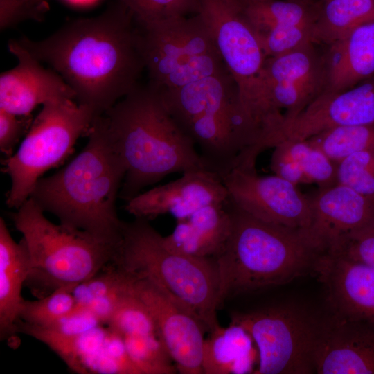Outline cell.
<instances>
[{
  "label": "cell",
  "instance_id": "1",
  "mask_svg": "<svg viewBox=\"0 0 374 374\" xmlns=\"http://www.w3.org/2000/svg\"><path fill=\"white\" fill-rule=\"evenodd\" d=\"M17 40L57 72L76 102L96 116L134 89L145 70L139 28L123 0L98 16L69 21L41 40Z\"/></svg>",
  "mask_w": 374,
  "mask_h": 374
},
{
  "label": "cell",
  "instance_id": "2",
  "mask_svg": "<svg viewBox=\"0 0 374 374\" xmlns=\"http://www.w3.org/2000/svg\"><path fill=\"white\" fill-rule=\"evenodd\" d=\"M103 115L126 166L119 193L126 202L168 175L210 170L170 113L160 89L151 83L139 84Z\"/></svg>",
  "mask_w": 374,
  "mask_h": 374
},
{
  "label": "cell",
  "instance_id": "3",
  "mask_svg": "<svg viewBox=\"0 0 374 374\" xmlns=\"http://www.w3.org/2000/svg\"><path fill=\"white\" fill-rule=\"evenodd\" d=\"M87 136L82 150L63 168L41 177L30 197L60 224L116 245L123 221L116 201L126 166L109 138L103 114L94 118Z\"/></svg>",
  "mask_w": 374,
  "mask_h": 374
},
{
  "label": "cell",
  "instance_id": "4",
  "mask_svg": "<svg viewBox=\"0 0 374 374\" xmlns=\"http://www.w3.org/2000/svg\"><path fill=\"white\" fill-rule=\"evenodd\" d=\"M231 231L215 260L219 308L239 294L288 283L314 264L321 253L304 230L269 223L235 206L229 198Z\"/></svg>",
  "mask_w": 374,
  "mask_h": 374
},
{
  "label": "cell",
  "instance_id": "5",
  "mask_svg": "<svg viewBox=\"0 0 374 374\" xmlns=\"http://www.w3.org/2000/svg\"><path fill=\"white\" fill-rule=\"evenodd\" d=\"M112 262L130 276L148 280L166 292L193 313L208 332L220 326L215 260L170 249L149 220L135 217L123 222Z\"/></svg>",
  "mask_w": 374,
  "mask_h": 374
},
{
  "label": "cell",
  "instance_id": "6",
  "mask_svg": "<svg viewBox=\"0 0 374 374\" xmlns=\"http://www.w3.org/2000/svg\"><path fill=\"white\" fill-rule=\"evenodd\" d=\"M44 213L29 197L12 214L30 257L25 285L37 299L93 276L112 262L117 245L84 230L54 224Z\"/></svg>",
  "mask_w": 374,
  "mask_h": 374
},
{
  "label": "cell",
  "instance_id": "7",
  "mask_svg": "<svg viewBox=\"0 0 374 374\" xmlns=\"http://www.w3.org/2000/svg\"><path fill=\"white\" fill-rule=\"evenodd\" d=\"M96 116L73 99L42 105L17 152L3 163V170L11 180L8 207L17 209L30 197L43 175L62 163L79 137L87 135Z\"/></svg>",
  "mask_w": 374,
  "mask_h": 374
},
{
  "label": "cell",
  "instance_id": "8",
  "mask_svg": "<svg viewBox=\"0 0 374 374\" xmlns=\"http://www.w3.org/2000/svg\"><path fill=\"white\" fill-rule=\"evenodd\" d=\"M138 24L145 70L161 89L228 71L198 14Z\"/></svg>",
  "mask_w": 374,
  "mask_h": 374
},
{
  "label": "cell",
  "instance_id": "9",
  "mask_svg": "<svg viewBox=\"0 0 374 374\" xmlns=\"http://www.w3.org/2000/svg\"><path fill=\"white\" fill-rule=\"evenodd\" d=\"M321 317L302 305L286 303L231 316L258 350L256 374L315 373L314 353Z\"/></svg>",
  "mask_w": 374,
  "mask_h": 374
},
{
  "label": "cell",
  "instance_id": "10",
  "mask_svg": "<svg viewBox=\"0 0 374 374\" xmlns=\"http://www.w3.org/2000/svg\"><path fill=\"white\" fill-rule=\"evenodd\" d=\"M198 14L238 89V101L251 88L267 58L239 0H199Z\"/></svg>",
  "mask_w": 374,
  "mask_h": 374
},
{
  "label": "cell",
  "instance_id": "11",
  "mask_svg": "<svg viewBox=\"0 0 374 374\" xmlns=\"http://www.w3.org/2000/svg\"><path fill=\"white\" fill-rule=\"evenodd\" d=\"M229 200L266 222L307 231L312 217L310 197L297 186L276 175L260 176L256 170L234 168L222 176Z\"/></svg>",
  "mask_w": 374,
  "mask_h": 374
},
{
  "label": "cell",
  "instance_id": "12",
  "mask_svg": "<svg viewBox=\"0 0 374 374\" xmlns=\"http://www.w3.org/2000/svg\"><path fill=\"white\" fill-rule=\"evenodd\" d=\"M131 277L133 289L151 312L159 336L177 371L181 374H202L204 332L206 330L203 323L155 285Z\"/></svg>",
  "mask_w": 374,
  "mask_h": 374
},
{
  "label": "cell",
  "instance_id": "13",
  "mask_svg": "<svg viewBox=\"0 0 374 374\" xmlns=\"http://www.w3.org/2000/svg\"><path fill=\"white\" fill-rule=\"evenodd\" d=\"M374 124V75L339 91H323L300 114L285 122L269 148L285 139L307 140L330 128Z\"/></svg>",
  "mask_w": 374,
  "mask_h": 374
},
{
  "label": "cell",
  "instance_id": "14",
  "mask_svg": "<svg viewBox=\"0 0 374 374\" xmlns=\"http://www.w3.org/2000/svg\"><path fill=\"white\" fill-rule=\"evenodd\" d=\"M312 217L305 231L320 252H336L355 232L374 224V199L335 184L310 197Z\"/></svg>",
  "mask_w": 374,
  "mask_h": 374
},
{
  "label": "cell",
  "instance_id": "15",
  "mask_svg": "<svg viewBox=\"0 0 374 374\" xmlns=\"http://www.w3.org/2000/svg\"><path fill=\"white\" fill-rule=\"evenodd\" d=\"M314 363L318 374H374V324L332 311L321 317Z\"/></svg>",
  "mask_w": 374,
  "mask_h": 374
},
{
  "label": "cell",
  "instance_id": "16",
  "mask_svg": "<svg viewBox=\"0 0 374 374\" xmlns=\"http://www.w3.org/2000/svg\"><path fill=\"white\" fill-rule=\"evenodd\" d=\"M229 200L222 177L210 170H191L176 180L140 193L127 202L125 209L136 218L153 220L170 214L185 219L199 208Z\"/></svg>",
  "mask_w": 374,
  "mask_h": 374
},
{
  "label": "cell",
  "instance_id": "17",
  "mask_svg": "<svg viewBox=\"0 0 374 374\" xmlns=\"http://www.w3.org/2000/svg\"><path fill=\"white\" fill-rule=\"evenodd\" d=\"M8 47L17 64L1 73L0 109L28 116L39 105L75 100V93L61 75L51 68H45L17 39L10 40Z\"/></svg>",
  "mask_w": 374,
  "mask_h": 374
},
{
  "label": "cell",
  "instance_id": "18",
  "mask_svg": "<svg viewBox=\"0 0 374 374\" xmlns=\"http://www.w3.org/2000/svg\"><path fill=\"white\" fill-rule=\"evenodd\" d=\"M314 266L332 312L374 324L373 268L337 252L321 253Z\"/></svg>",
  "mask_w": 374,
  "mask_h": 374
},
{
  "label": "cell",
  "instance_id": "19",
  "mask_svg": "<svg viewBox=\"0 0 374 374\" xmlns=\"http://www.w3.org/2000/svg\"><path fill=\"white\" fill-rule=\"evenodd\" d=\"M232 217L229 200L203 206L177 220L173 231L163 237L166 246L183 255L216 260L229 238Z\"/></svg>",
  "mask_w": 374,
  "mask_h": 374
},
{
  "label": "cell",
  "instance_id": "20",
  "mask_svg": "<svg viewBox=\"0 0 374 374\" xmlns=\"http://www.w3.org/2000/svg\"><path fill=\"white\" fill-rule=\"evenodd\" d=\"M325 47L327 80L324 91L346 90L374 75V19Z\"/></svg>",
  "mask_w": 374,
  "mask_h": 374
},
{
  "label": "cell",
  "instance_id": "21",
  "mask_svg": "<svg viewBox=\"0 0 374 374\" xmlns=\"http://www.w3.org/2000/svg\"><path fill=\"white\" fill-rule=\"evenodd\" d=\"M30 268L28 251L21 238L15 242L5 222L0 218V338L15 347L17 323L25 301L21 290Z\"/></svg>",
  "mask_w": 374,
  "mask_h": 374
},
{
  "label": "cell",
  "instance_id": "22",
  "mask_svg": "<svg viewBox=\"0 0 374 374\" xmlns=\"http://www.w3.org/2000/svg\"><path fill=\"white\" fill-rule=\"evenodd\" d=\"M273 148L274 175L296 186L315 184L321 188L337 184L336 163L308 140L285 139Z\"/></svg>",
  "mask_w": 374,
  "mask_h": 374
},
{
  "label": "cell",
  "instance_id": "23",
  "mask_svg": "<svg viewBox=\"0 0 374 374\" xmlns=\"http://www.w3.org/2000/svg\"><path fill=\"white\" fill-rule=\"evenodd\" d=\"M253 340L240 326L231 322L209 332L203 348L204 374H242L253 371Z\"/></svg>",
  "mask_w": 374,
  "mask_h": 374
},
{
  "label": "cell",
  "instance_id": "24",
  "mask_svg": "<svg viewBox=\"0 0 374 374\" xmlns=\"http://www.w3.org/2000/svg\"><path fill=\"white\" fill-rule=\"evenodd\" d=\"M313 23L312 42L329 46L358 26L374 19V0H325Z\"/></svg>",
  "mask_w": 374,
  "mask_h": 374
},
{
  "label": "cell",
  "instance_id": "25",
  "mask_svg": "<svg viewBox=\"0 0 374 374\" xmlns=\"http://www.w3.org/2000/svg\"><path fill=\"white\" fill-rule=\"evenodd\" d=\"M239 1L257 37L280 25L313 24L321 3H310L288 0Z\"/></svg>",
  "mask_w": 374,
  "mask_h": 374
},
{
  "label": "cell",
  "instance_id": "26",
  "mask_svg": "<svg viewBox=\"0 0 374 374\" xmlns=\"http://www.w3.org/2000/svg\"><path fill=\"white\" fill-rule=\"evenodd\" d=\"M307 140L337 163L353 154L374 149V124L335 127Z\"/></svg>",
  "mask_w": 374,
  "mask_h": 374
},
{
  "label": "cell",
  "instance_id": "27",
  "mask_svg": "<svg viewBox=\"0 0 374 374\" xmlns=\"http://www.w3.org/2000/svg\"><path fill=\"white\" fill-rule=\"evenodd\" d=\"M127 352L141 374H174L175 364L158 335L122 337Z\"/></svg>",
  "mask_w": 374,
  "mask_h": 374
},
{
  "label": "cell",
  "instance_id": "28",
  "mask_svg": "<svg viewBox=\"0 0 374 374\" xmlns=\"http://www.w3.org/2000/svg\"><path fill=\"white\" fill-rule=\"evenodd\" d=\"M107 326L122 337L159 335L151 312L133 289L132 278L130 290L121 299Z\"/></svg>",
  "mask_w": 374,
  "mask_h": 374
},
{
  "label": "cell",
  "instance_id": "29",
  "mask_svg": "<svg viewBox=\"0 0 374 374\" xmlns=\"http://www.w3.org/2000/svg\"><path fill=\"white\" fill-rule=\"evenodd\" d=\"M103 325L89 310L76 307L73 311L44 327H35L21 322L17 332L30 336L47 346L55 341L72 338Z\"/></svg>",
  "mask_w": 374,
  "mask_h": 374
},
{
  "label": "cell",
  "instance_id": "30",
  "mask_svg": "<svg viewBox=\"0 0 374 374\" xmlns=\"http://www.w3.org/2000/svg\"><path fill=\"white\" fill-rule=\"evenodd\" d=\"M73 289L62 287L37 300H25L18 322L30 326L44 327L71 313L76 308Z\"/></svg>",
  "mask_w": 374,
  "mask_h": 374
},
{
  "label": "cell",
  "instance_id": "31",
  "mask_svg": "<svg viewBox=\"0 0 374 374\" xmlns=\"http://www.w3.org/2000/svg\"><path fill=\"white\" fill-rule=\"evenodd\" d=\"M131 277L112 262L93 276L75 285L72 291L76 307L86 308L92 301L125 289Z\"/></svg>",
  "mask_w": 374,
  "mask_h": 374
},
{
  "label": "cell",
  "instance_id": "32",
  "mask_svg": "<svg viewBox=\"0 0 374 374\" xmlns=\"http://www.w3.org/2000/svg\"><path fill=\"white\" fill-rule=\"evenodd\" d=\"M336 181L374 199V149L353 154L336 163Z\"/></svg>",
  "mask_w": 374,
  "mask_h": 374
},
{
  "label": "cell",
  "instance_id": "33",
  "mask_svg": "<svg viewBox=\"0 0 374 374\" xmlns=\"http://www.w3.org/2000/svg\"><path fill=\"white\" fill-rule=\"evenodd\" d=\"M139 24L197 14L199 0H123Z\"/></svg>",
  "mask_w": 374,
  "mask_h": 374
},
{
  "label": "cell",
  "instance_id": "34",
  "mask_svg": "<svg viewBox=\"0 0 374 374\" xmlns=\"http://www.w3.org/2000/svg\"><path fill=\"white\" fill-rule=\"evenodd\" d=\"M312 25H280L258 37L266 57L285 54L312 42Z\"/></svg>",
  "mask_w": 374,
  "mask_h": 374
},
{
  "label": "cell",
  "instance_id": "35",
  "mask_svg": "<svg viewBox=\"0 0 374 374\" xmlns=\"http://www.w3.org/2000/svg\"><path fill=\"white\" fill-rule=\"evenodd\" d=\"M337 252L374 269V224L353 233Z\"/></svg>",
  "mask_w": 374,
  "mask_h": 374
},
{
  "label": "cell",
  "instance_id": "36",
  "mask_svg": "<svg viewBox=\"0 0 374 374\" xmlns=\"http://www.w3.org/2000/svg\"><path fill=\"white\" fill-rule=\"evenodd\" d=\"M31 123L30 116H19L0 109V150L7 158L13 154L15 145Z\"/></svg>",
  "mask_w": 374,
  "mask_h": 374
},
{
  "label": "cell",
  "instance_id": "37",
  "mask_svg": "<svg viewBox=\"0 0 374 374\" xmlns=\"http://www.w3.org/2000/svg\"><path fill=\"white\" fill-rule=\"evenodd\" d=\"M288 1L303 2V3H317V2L320 1V0H288Z\"/></svg>",
  "mask_w": 374,
  "mask_h": 374
},
{
  "label": "cell",
  "instance_id": "38",
  "mask_svg": "<svg viewBox=\"0 0 374 374\" xmlns=\"http://www.w3.org/2000/svg\"><path fill=\"white\" fill-rule=\"evenodd\" d=\"M28 1H39V2H47V0H28Z\"/></svg>",
  "mask_w": 374,
  "mask_h": 374
},
{
  "label": "cell",
  "instance_id": "39",
  "mask_svg": "<svg viewBox=\"0 0 374 374\" xmlns=\"http://www.w3.org/2000/svg\"><path fill=\"white\" fill-rule=\"evenodd\" d=\"M325 1V0H320V1Z\"/></svg>",
  "mask_w": 374,
  "mask_h": 374
}]
</instances>
